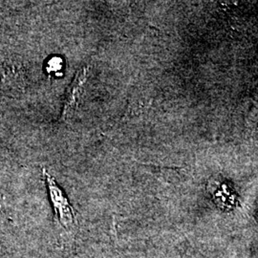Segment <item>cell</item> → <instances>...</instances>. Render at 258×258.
<instances>
[{
    "instance_id": "1",
    "label": "cell",
    "mask_w": 258,
    "mask_h": 258,
    "mask_svg": "<svg viewBox=\"0 0 258 258\" xmlns=\"http://www.w3.org/2000/svg\"><path fill=\"white\" fill-rule=\"evenodd\" d=\"M42 174L46 182L47 189L50 201L55 210V216L59 224L66 229L73 227L77 224L74 209L66 197L60 186L56 184L55 179L45 168L42 169Z\"/></svg>"
},
{
    "instance_id": "3",
    "label": "cell",
    "mask_w": 258,
    "mask_h": 258,
    "mask_svg": "<svg viewBox=\"0 0 258 258\" xmlns=\"http://www.w3.org/2000/svg\"><path fill=\"white\" fill-rule=\"evenodd\" d=\"M23 73L21 68L16 64L5 63L0 65V83L11 84L12 83H19L22 80Z\"/></svg>"
},
{
    "instance_id": "4",
    "label": "cell",
    "mask_w": 258,
    "mask_h": 258,
    "mask_svg": "<svg viewBox=\"0 0 258 258\" xmlns=\"http://www.w3.org/2000/svg\"><path fill=\"white\" fill-rule=\"evenodd\" d=\"M49 67H50V71L52 72L58 71L61 68V59L58 57L51 59V61H49Z\"/></svg>"
},
{
    "instance_id": "2",
    "label": "cell",
    "mask_w": 258,
    "mask_h": 258,
    "mask_svg": "<svg viewBox=\"0 0 258 258\" xmlns=\"http://www.w3.org/2000/svg\"><path fill=\"white\" fill-rule=\"evenodd\" d=\"M89 74V66H83V68L76 74L74 81L67 92L64 105L62 108L61 119L68 120L71 118L77 110L81 98L83 96L84 87L87 82V77Z\"/></svg>"
}]
</instances>
